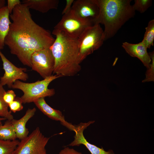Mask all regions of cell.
<instances>
[{
    "mask_svg": "<svg viewBox=\"0 0 154 154\" xmlns=\"http://www.w3.org/2000/svg\"><path fill=\"white\" fill-rule=\"evenodd\" d=\"M9 17L12 22L4 44L22 63L31 68L32 54L36 51L49 48L55 38L49 31L34 21L29 9L23 3L16 6Z\"/></svg>",
    "mask_w": 154,
    "mask_h": 154,
    "instance_id": "1",
    "label": "cell"
},
{
    "mask_svg": "<svg viewBox=\"0 0 154 154\" xmlns=\"http://www.w3.org/2000/svg\"><path fill=\"white\" fill-rule=\"evenodd\" d=\"M6 119H5L0 117V125L2 124V121Z\"/></svg>",
    "mask_w": 154,
    "mask_h": 154,
    "instance_id": "29",
    "label": "cell"
},
{
    "mask_svg": "<svg viewBox=\"0 0 154 154\" xmlns=\"http://www.w3.org/2000/svg\"><path fill=\"white\" fill-rule=\"evenodd\" d=\"M58 0H23L22 3L29 9L42 13H47L52 9H56L58 6Z\"/></svg>",
    "mask_w": 154,
    "mask_h": 154,
    "instance_id": "15",
    "label": "cell"
},
{
    "mask_svg": "<svg viewBox=\"0 0 154 154\" xmlns=\"http://www.w3.org/2000/svg\"><path fill=\"white\" fill-rule=\"evenodd\" d=\"M18 140L5 141L0 139V154H16Z\"/></svg>",
    "mask_w": 154,
    "mask_h": 154,
    "instance_id": "19",
    "label": "cell"
},
{
    "mask_svg": "<svg viewBox=\"0 0 154 154\" xmlns=\"http://www.w3.org/2000/svg\"><path fill=\"white\" fill-rule=\"evenodd\" d=\"M58 154H82L74 149L66 147L61 150Z\"/></svg>",
    "mask_w": 154,
    "mask_h": 154,
    "instance_id": "26",
    "label": "cell"
},
{
    "mask_svg": "<svg viewBox=\"0 0 154 154\" xmlns=\"http://www.w3.org/2000/svg\"><path fill=\"white\" fill-rule=\"evenodd\" d=\"M94 25L92 20L81 18L71 10L63 15L54 29L62 31L72 38H78L87 28Z\"/></svg>",
    "mask_w": 154,
    "mask_h": 154,
    "instance_id": "6",
    "label": "cell"
},
{
    "mask_svg": "<svg viewBox=\"0 0 154 154\" xmlns=\"http://www.w3.org/2000/svg\"><path fill=\"white\" fill-rule=\"evenodd\" d=\"M122 46L130 56L139 59L147 69L150 68L151 57L147 52V48L142 41L137 44L125 42L122 43Z\"/></svg>",
    "mask_w": 154,
    "mask_h": 154,
    "instance_id": "12",
    "label": "cell"
},
{
    "mask_svg": "<svg viewBox=\"0 0 154 154\" xmlns=\"http://www.w3.org/2000/svg\"><path fill=\"white\" fill-rule=\"evenodd\" d=\"M94 122V121H90L87 123H81L79 124L76 125V129L74 131L75 133L74 139L68 146H79L80 145H83L91 154H114L112 150L106 151L103 148L98 147L89 143L85 138L83 134L84 130Z\"/></svg>",
    "mask_w": 154,
    "mask_h": 154,
    "instance_id": "10",
    "label": "cell"
},
{
    "mask_svg": "<svg viewBox=\"0 0 154 154\" xmlns=\"http://www.w3.org/2000/svg\"><path fill=\"white\" fill-rule=\"evenodd\" d=\"M49 137H45L38 127L21 140L16 150V154H46L45 147Z\"/></svg>",
    "mask_w": 154,
    "mask_h": 154,
    "instance_id": "7",
    "label": "cell"
},
{
    "mask_svg": "<svg viewBox=\"0 0 154 154\" xmlns=\"http://www.w3.org/2000/svg\"><path fill=\"white\" fill-rule=\"evenodd\" d=\"M61 77L52 75L42 80L31 83L18 80L14 82L11 88L20 90L23 92V95L20 97L23 103L34 102L40 98L53 96L55 94L54 89H49L48 86L52 81Z\"/></svg>",
    "mask_w": 154,
    "mask_h": 154,
    "instance_id": "4",
    "label": "cell"
},
{
    "mask_svg": "<svg viewBox=\"0 0 154 154\" xmlns=\"http://www.w3.org/2000/svg\"><path fill=\"white\" fill-rule=\"evenodd\" d=\"M152 4L151 0H135L132 6L135 11L143 13L151 6Z\"/></svg>",
    "mask_w": 154,
    "mask_h": 154,
    "instance_id": "21",
    "label": "cell"
},
{
    "mask_svg": "<svg viewBox=\"0 0 154 154\" xmlns=\"http://www.w3.org/2000/svg\"><path fill=\"white\" fill-rule=\"evenodd\" d=\"M7 6L9 14H11L15 7L21 3L19 0H8Z\"/></svg>",
    "mask_w": 154,
    "mask_h": 154,
    "instance_id": "25",
    "label": "cell"
},
{
    "mask_svg": "<svg viewBox=\"0 0 154 154\" xmlns=\"http://www.w3.org/2000/svg\"><path fill=\"white\" fill-rule=\"evenodd\" d=\"M145 32L142 42L147 48L153 46L154 40V20L149 21L145 28Z\"/></svg>",
    "mask_w": 154,
    "mask_h": 154,
    "instance_id": "18",
    "label": "cell"
},
{
    "mask_svg": "<svg viewBox=\"0 0 154 154\" xmlns=\"http://www.w3.org/2000/svg\"><path fill=\"white\" fill-rule=\"evenodd\" d=\"M11 120H7L3 125H0V139L5 141L16 139V133Z\"/></svg>",
    "mask_w": 154,
    "mask_h": 154,
    "instance_id": "17",
    "label": "cell"
},
{
    "mask_svg": "<svg viewBox=\"0 0 154 154\" xmlns=\"http://www.w3.org/2000/svg\"><path fill=\"white\" fill-rule=\"evenodd\" d=\"M78 61L80 64L88 55L99 49L105 40L104 30L100 24L87 28L78 39Z\"/></svg>",
    "mask_w": 154,
    "mask_h": 154,
    "instance_id": "5",
    "label": "cell"
},
{
    "mask_svg": "<svg viewBox=\"0 0 154 154\" xmlns=\"http://www.w3.org/2000/svg\"><path fill=\"white\" fill-rule=\"evenodd\" d=\"M7 6L0 9V45H5V38L9 30L11 22Z\"/></svg>",
    "mask_w": 154,
    "mask_h": 154,
    "instance_id": "16",
    "label": "cell"
},
{
    "mask_svg": "<svg viewBox=\"0 0 154 154\" xmlns=\"http://www.w3.org/2000/svg\"><path fill=\"white\" fill-rule=\"evenodd\" d=\"M0 57L3 62L5 72L0 78V84L3 86L7 85L11 88L17 80L25 81L28 78L27 74L25 72L27 69L16 66L5 56L0 50Z\"/></svg>",
    "mask_w": 154,
    "mask_h": 154,
    "instance_id": "9",
    "label": "cell"
},
{
    "mask_svg": "<svg viewBox=\"0 0 154 154\" xmlns=\"http://www.w3.org/2000/svg\"><path fill=\"white\" fill-rule=\"evenodd\" d=\"M36 111L35 108H29L21 119L18 120L13 119L11 120L17 138L21 140L28 136L29 131L26 128V124L34 115Z\"/></svg>",
    "mask_w": 154,
    "mask_h": 154,
    "instance_id": "14",
    "label": "cell"
},
{
    "mask_svg": "<svg viewBox=\"0 0 154 154\" xmlns=\"http://www.w3.org/2000/svg\"><path fill=\"white\" fill-rule=\"evenodd\" d=\"M74 1V0H66V5L62 12V15L65 14L71 10Z\"/></svg>",
    "mask_w": 154,
    "mask_h": 154,
    "instance_id": "27",
    "label": "cell"
},
{
    "mask_svg": "<svg viewBox=\"0 0 154 154\" xmlns=\"http://www.w3.org/2000/svg\"><path fill=\"white\" fill-rule=\"evenodd\" d=\"M154 51L150 53L149 54L151 60L150 68L147 69L145 79L142 81L143 82L154 81Z\"/></svg>",
    "mask_w": 154,
    "mask_h": 154,
    "instance_id": "22",
    "label": "cell"
},
{
    "mask_svg": "<svg viewBox=\"0 0 154 154\" xmlns=\"http://www.w3.org/2000/svg\"><path fill=\"white\" fill-rule=\"evenodd\" d=\"M36 106L44 114L50 118L60 121L61 123L70 130L74 131L76 125H73L66 121L62 112L50 106L46 102L44 98H40L34 102Z\"/></svg>",
    "mask_w": 154,
    "mask_h": 154,
    "instance_id": "13",
    "label": "cell"
},
{
    "mask_svg": "<svg viewBox=\"0 0 154 154\" xmlns=\"http://www.w3.org/2000/svg\"><path fill=\"white\" fill-rule=\"evenodd\" d=\"M71 10L78 17L91 20L93 22L98 16L99 11L95 0H74Z\"/></svg>",
    "mask_w": 154,
    "mask_h": 154,
    "instance_id": "11",
    "label": "cell"
},
{
    "mask_svg": "<svg viewBox=\"0 0 154 154\" xmlns=\"http://www.w3.org/2000/svg\"><path fill=\"white\" fill-rule=\"evenodd\" d=\"M131 0H95L99 10L95 24L104 26L105 40L116 34L121 27L134 17L135 11L131 3Z\"/></svg>",
    "mask_w": 154,
    "mask_h": 154,
    "instance_id": "3",
    "label": "cell"
},
{
    "mask_svg": "<svg viewBox=\"0 0 154 154\" xmlns=\"http://www.w3.org/2000/svg\"><path fill=\"white\" fill-rule=\"evenodd\" d=\"M52 34L56 37L49 48L54 60L53 74L62 77L75 75L81 69L78 61V38L54 29Z\"/></svg>",
    "mask_w": 154,
    "mask_h": 154,
    "instance_id": "2",
    "label": "cell"
},
{
    "mask_svg": "<svg viewBox=\"0 0 154 154\" xmlns=\"http://www.w3.org/2000/svg\"><path fill=\"white\" fill-rule=\"evenodd\" d=\"M3 48V47L0 45V50L2 49Z\"/></svg>",
    "mask_w": 154,
    "mask_h": 154,
    "instance_id": "30",
    "label": "cell"
},
{
    "mask_svg": "<svg viewBox=\"0 0 154 154\" xmlns=\"http://www.w3.org/2000/svg\"><path fill=\"white\" fill-rule=\"evenodd\" d=\"M22 104L19 97H16L15 100L8 105L11 111L15 113L23 109Z\"/></svg>",
    "mask_w": 154,
    "mask_h": 154,
    "instance_id": "23",
    "label": "cell"
},
{
    "mask_svg": "<svg viewBox=\"0 0 154 154\" xmlns=\"http://www.w3.org/2000/svg\"><path fill=\"white\" fill-rule=\"evenodd\" d=\"M5 91L3 86L0 84V117L11 120L14 119L13 116L9 110V105L3 99V94Z\"/></svg>",
    "mask_w": 154,
    "mask_h": 154,
    "instance_id": "20",
    "label": "cell"
},
{
    "mask_svg": "<svg viewBox=\"0 0 154 154\" xmlns=\"http://www.w3.org/2000/svg\"><path fill=\"white\" fill-rule=\"evenodd\" d=\"M31 68L44 79L52 75L54 69V58L50 48L34 52L31 58Z\"/></svg>",
    "mask_w": 154,
    "mask_h": 154,
    "instance_id": "8",
    "label": "cell"
},
{
    "mask_svg": "<svg viewBox=\"0 0 154 154\" xmlns=\"http://www.w3.org/2000/svg\"><path fill=\"white\" fill-rule=\"evenodd\" d=\"M5 0H0V9L5 6Z\"/></svg>",
    "mask_w": 154,
    "mask_h": 154,
    "instance_id": "28",
    "label": "cell"
},
{
    "mask_svg": "<svg viewBox=\"0 0 154 154\" xmlns=\"http://www.w3.org/2000/svg\"><path fill=\"white\" fill-rule=\"evenodd\" d=\"M16 97V94L12 90L5 91L3 96V99L5 102L8 105L12 102Z\"/></svg>",
    "mask_w": 154,
    "mask_h": 154,
    "instance_id": "24",
    "label": "cell"
}]
</instances>
